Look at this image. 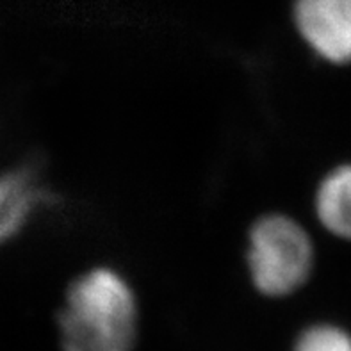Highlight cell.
<instances>
[{
  "mask_svg": "<svg viewBox=\"0 0 351 351\" xmlns=\"http://www.w3.org/2000/svg\"><path fill=\"white\" fill-rule=\"evenodd\" d=\"M314 213L326 232L351 241V162L323 177L314 195Z\"/></svg>",
  "mask_w": 351,
  "mask_h": 351,
  "instance_id": "cell-5",
  "label": "cell"
},
{
  "mask_svg": "<svg viewBox=\"0 0 351 351\" xmlns=\"http://www.w3.org/2000/svg\"><path fill=\"white\" fill-rule=\"evenodd\" d=\"M43 200L45 191L25 169L0 175V245L22 232Z\"/></svg>",
  "mask_w": 351,
  "mask_h": 351,
  "instance_id": "cell-4",
  "label": "cell"
},
{
  "mask_svg": "<svg viewBox=\"0 0 351 351\" xmlns=\"http://www.w3.org/2000/svg\"><path fill=\"white\" fill-rule=\"evenodd\" d=\"M294 27L321 61L351 62V0H294Z\"/></svg>",
  "mask_w": 351,
  "mask_h": 351,
  "instance_id": "cell-3",
  "label": "cell"
},
{
  "mask_svg": "<svg viewBox=\"0 0 351 351\" xmlns=\"http://www.w3.org/2000/svg\"><path fill=\"white\" fill-rule=\"evenodd\" d=\"M138 298L127 276L111 266L80 273L59 312L64 351H132Z\"/></svg>",
  "mask_w": 351,
  "mask_h": 351,
  "instance_id": "cell-1",
  "label": "cell"
},
{
  "mask_svg": "<svg viewBox=\"0 0 351 351\" xmlns=\"http://www.w3.org/2000/svg\"><path fill=\"white\" fill-rule=\"evenodd\" d=\"M294 351H351V335L337 325H312L300 334Z\"/></svg>",
  "mask_w": 351,
  "mask_h": 351,
  "instance_id": "cell-6",
  "label": "cell"
},
{
  "mask_svg": "<svg viewBox=\"0 0 351 351\" xmlns=\"http://www.w3.org/2000/svg\"><path fill=\"white\" fill-rule=\"evenodd\" d=\"M316 248L311 234L287 214H264L252 225L246 267L255 289L267 298H285L311 280Z\"/></svg>",
  "mask_w": 351,
  "mask_h": 351,
  "instance_id": "cell-2",
  "label": "cell"
}]
</instances>
